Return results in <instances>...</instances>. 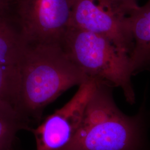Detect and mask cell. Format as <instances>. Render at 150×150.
Returning <instances> with one entry per match:
<instances>
[{"label":"cell","instance_id":"obj_1","mask_svg":"<svg viewBox=\"0 0 150 150\" xmlns=\"http://www.w3.org/2000/svg\"><path fill=\"white\" fill-rule=\"evenodd\" d=\"M20 87L16 108L30 122L65 91L90 79L61 43H27L17 66Z\"/></svg>","mask_w":150,"mask_h":150},{"label":"cell","instance_id":"obj_3","mask_svg":"<svg viewBox=\"0 0 150 150\" xmlns=\"http://www.w3.org/2000/svg\"><path fill=\"white\" fill-rule=\"evenodd\" d=\"M70 59L90 79L120 87L126 101L135 102L129 54L120 51L107 38L70 27L61 43Z\"/></svg>","mask_w":150,"mask_h":150},{"label":"cell","instance_id":"obj_5","mask_svg":"<svg viewBox=\"0 0 150 150\" xmlns=\"http://www.w3.org/2000/svg\"><path fill=\"white\" fill-rule=\"evenodd\" d=\"M70 27L107 38L129 56L134 48L127 16L112 0H74Z\"/></svg>","mask_w":150,"mask_h":150},{"label":"cell","instance_id":"obj_7","mask_svg":"<svg viewBox=\"0 0 150 150\" xmlns=\"http://www.w3.org/2000/svg\"><path fill=\"white\" fill-rule=\"evenodd\" d=\"M127 18L134 42L129 56L133 74L150 71V0L142 6H139Z\"/></svg>","mask_w":150,"mask_h":150},{"label":"cell","instance_id":"obj_2","mask_svg":"<svg viewBox=\"0 0 150 150\" xmlns=\"http://www.w3.org/2000/svg\"><path fill=\"white\" fill-rule=\"evenodd\" d=\"M112 88L97 81L74 139L61 150H141L144 122L141 113L123 114L112 96Z\"/></svg>","mask_w":150,"mask_h":150},{"label":"cell","instance_id":"obj_8","mask_svg":"<svg viewBox=\"0 0 150 150\" xmlns=\"http://www.w3.org/2000/svg\"><path fill=\"white\" fill-rule=\"evenodd\" d=\"M27 43L11 11L0 13V64L17 67Z\"/></svg>","mask_w":150,"mask_h":150},{"label":"cell","instance_id":"obj_4","mask_svg":"<svg viewBox=\"0 0 150 150\" xmlns=\"http://www.w3.org/2000/svg\"><path fill=\"white\" fill-rule=\"evenodd\" d=\"M74 0H12L11 12L27 43H62Z\"/></svg>","mask_w":150,"mask_h":150},{"label":"cell","instance_id":"obj_12","mask_svg":"<svg viewBox=\"0 0 150 150\" xmlns=\"http://www.w3.org/2000/svg\"><path fill=\"white\" fill-rule=\"evenodd\" d=\"M12 3V0H0V7L7 9H11Z\"/></svg>","mask_w":150,"mask_h":150},{"label":"cell","instance_id":"obj_9","mask_svg":"<svg viewBox=\"0 0 150 150\" xmlns=\"http://www.w3.org/2000/svg\"><path fill=\"white\" fill-rule=\"evenodd\" d=\"M30 122L12 103L0 101V150H13L17 133L30 131Z\"/></svg>","mask_w":150,"mask_h":150},{"label":"cell","instance_id":"obj_11","mask_svg":"<svg viewBox=\"0 0 150 150\" xmlns=\"http://www.w3.org/2000/svg\"><path fill=\"white\" fill-rule=\"evenodd\" d=\"M113 2L117 6L118 8L128 16L129 14L136 9L139 5L137 0H112Z\"/></svg>","mask_w":150,"mask_h":150},{"label":"cell","instance_id":"obj_13","mask_svg":"<svg viewBox=\"0 0 150 150\" xmlns=\"http://www.w3.org/2000/svg\"><path fill=\"white\" fill-rule=\"evenodd\" d=\"M10 11V9H7V8H5L0 7V13H2V12H7V11Z\"/></svg>","mask_w":150,"mask_h":150},{"label":"cell","instance_id":"obj_10","mask_svg":"<svg viewBox=\"0 0 150 150\" xmlns=\"http://www.w3.org/2000/svg\"><path fill=\"white\" fill-rule=\"evenodd\" d=\"M19 87L18 67L0 64V101L10 102L16 108Z\"/></svg>","mask_w":150,"mask_h":150},{"label":"cell","instance_id":"obj_6","mask_svg":"<svg viewBox=\"0 0 150 150\" xmlns=\"http://www.w3.org/2000/svg\"><path fill=\"white\" fill-rule=\"evenodd\" d=\"M90 79L63 107L55 111L35 128H31L36 150H61L74 139L80 128L87 104L96 86Z\"/></svg>","mask_w":150,"mask_h":150}]
</instances>
